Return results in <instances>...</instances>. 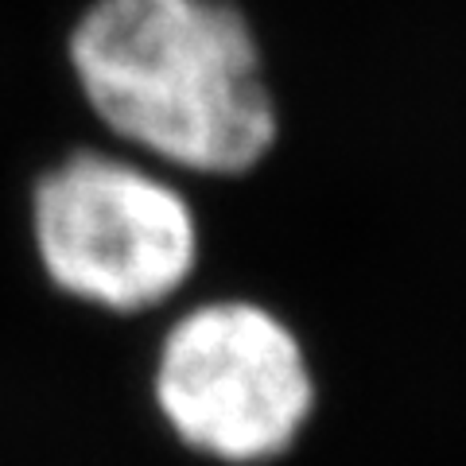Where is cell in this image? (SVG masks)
Wrapping results in <instances>:
<instances>
[{
	"label": "cell",
	"mask_w": 466,
	"mask_h": 466,
	"mask_svg": "<svg viewBox=\"0 0 466 466\" xmlns=\"http://www.w3.org/2000/svg\"><path fill=\"white\" fill-rule=\"evenodd\" d=\"M66 51L101 125L171 167L241 175L272 148L260 47L229 0H94Z\"/></svg>",
	"instance_id": "obj_1"
},
{
	"label": "cell",
	"mask_w": 466,
	"mask_h": 466,
	"mask_svg": "<svg viewBox=\"0 0 466 466\" xmlns=\"http://www.w3.org/2000/svg\"><path fill=\"white\" fill-rule=\"evenodd\" d=\"M32 229L58 291L121 315L171 299L198 257L187 198L152 171L101 152H78L43 175Z\"/></svg>",
	"instance_id": "obj_2"
},
{
	"label": "cell",
	"mask_w": 466,
	"mask_h": 466,
	"mask_svg": "<svg viewBox=\"0 0 466 466\" xmlns=\"http://www.w3.org/2000/svg\"><path fill=\"white\" fill-rule=\"evenodd\" d=\"M311 400L296 334L253 303L195 308L159 346V412L187 447L218 462L280 459L308 424Z\"/></svg>",
	"instance_id": "obj_3"
}]
</instances>
